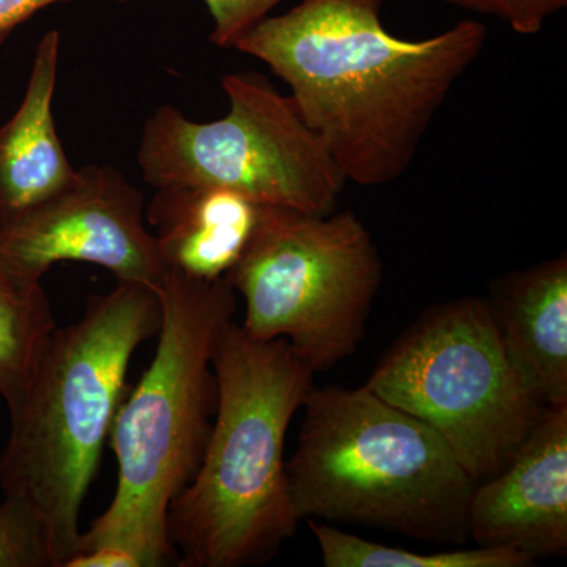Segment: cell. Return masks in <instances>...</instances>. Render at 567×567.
Instances as JSON below:
<instances>
[{
    "instance_id": "1",
    "label": "cell",
    "mask_w": 567,
    "mask_h": 567,
    "mask_svg": "<svg viewBox=\"0 0 567 567\" xmlns=\"http://www.w3.org/2000/svg\"><path fill=\"white\" fill-rule=\"evenodd\" d=\"M385 0H300L234 50L267 63L346 182L399 181L456 82L486 48V24L462 20L423 40L394 37Z\"/></svg>"
},
{
    "instance_id": "7",
    "label": "cell",
    "mask_w": 567,
    "mask_h": 567,
    "mask_svg": "<svg viewBox=\"0 0 567 567\" xmlns=\"http://www.w3.org/2000/svg\"><path fill=\"white\" fill-rule=\"evenodd\" d=\"M365 386L431 425L476 484L509 464L544 410L514 374L486 297L425 309Z\"/></svg>"
},
{
    "instance_id": "15",
    "label": "cell",
    "mask_w": 567,
    "mask_h": 567,
    "mask_svg": "<svg viewBox=\"0 0 567 567\" xmlns=\"http://www.w3.org/2000/svg\"><path fill=\"white\" fill-rule=\"evenodd\" d=\"M309 528L327 567H528L536 563L506 547L477 546L423 554L371 543L322 522L309 520Z\"/></svg>"
},
{
    "instance_id": "9",
    "label": "cell",
    "mask_w": 567,
    "mask_h": 567,
    "mask_svg": "<svg viewBox=\"0 0 567 567\" xmlns=\"http://www.w3.org/2000/svg\"><path fill=\"white\" fill-rule=\"evenodd\" d=\"M0 254L40 281L52 265L87 262L159 292L167 271L145 226L144 196L99 164L81 167L63 192L2 227Z\"/></svg>"
},
{
    "instance_id": "19",
    "label": "cell",
    "mask_w": 567,
    "mask_h": 567,
    "mask_svg": "<svg viewBox=\"0 0 567 567\" xmlns=\"http://www.w3.org/2000/svg\"><path fill=\"white\" fill-rule=\"evenodd\" d=\"M65 0H0V43L33 14Z\"/></svg>"
},
{
    "instance_id": "8",
    "label": "cell",
    "mask_w": 567,
    "mask_h": 567,
    "mask_svg": "<svg viewBox=\"0 0 567 567\" xmlns=\"http://www.w3.org/2000/svg\"><path fill=\"white\" fill-rule=\"evenodd\" d=\"M229 111L199 123L158 107L142 128L137 163L153 188L212 186L260 207L311 215L336 212L346 178L289 95L262 74L221 80Z\"/></svg>"
},
{
    "instance_id": "2",
    "label": "cell",
    "mask_w": 567,
    "mask_h": 567,
    "mask_svg": "<svg viewBox=\"0 0 567 567\" xmlns=\"http://www.w3.org/2000/svg\"><path fill=\"white\" fill-rule=\"evenodd\" d=\"M215 416L203 458L167 514L181 567L262 565L295 536L286 436L315 372L286 339L256 341L230 322L213 354Z\"/></svg>"
},
{
    "instance_id": "18",
    "label": "cell",
    "mask_w": 567,
    "mask_h": 567,
    "mask_svg": "<svg viewBox=\"0 0 567 567\" xmlns=\"http://www.w3.org/2000/svg\"><path fill=\"white\" fill-rule=\"evenodd\" d=\"M281 2L284 0H204L213 20L212 43L235 48L241 37L270 17Z\"/></svg>"
},
{
    "instance_id": "17",
    "label": "cell",
    "mask_w": 567,
    "mask_h": 567,
    "mask_svg": "<svg viewBox=\"0 0 567 567\" xmlns=\"http://www.w3.org/2000/svg\"><path fill=\"white\" fill-rule=\"evenodd\" d=\"M457 9L487 14L505 22L518 35H536L567 0H434Z\"/></svg>"
},
{
    "instance_id": "16",
    "label": "cell",
    "mask_w": 567,
    "mask_h": 567,
    "mask_svg": "<svg viewBox=\"0 0 567 567\" xmlns=\"http://www.w3.org/2000/svg\"><path fill=\"white\" fill-rule=\"evenodd\" d=\"M0 567H59L41 518L32 507L10 496L0 503Z\"/></svg>"
},
{
    "instance_id": "11",
    "label": "cell",
    "mask_w": 567,
    "mask_h": 567,
    "mask_svg": "<svg viewBox=\"0 0 567 567\" xmlns=\"http://www.w3.org/2000/svg\"><path fill=\"white\" fill-rule=\"evenodd\" d=\"M503 350L540 406L567 405V257L499 276L488 289Z\"/></svg>"
},
{
    "instance_id": "5",
    "label": "cell",
    "mask_w": 567,
    "mask_h": 567,
    "mask_svg": "<svg viewBox=\"0 0 567 567\" xmlns=\"http://www.w3.org/2000/svg\"><path fill=\"white\" fill-rule=\"evenodd\" d=\"M287 461L301 520L388 529L436 544L470 539L475 481L431 425L368 386L309 391Z\"/></svg>"
},
{
    "instance_id": "6",
    "label": "cell",
    "mask_w": 567,
    "mask_h": 567,
    "mask_svg": "<svg viewBox=\"0 0 567 567\" xmlns=\"http://www.w3.org/2000/svg\"><path fill=\"white\" fill-rule=\"evenodd\" d=\"M382 276L374 238L353 212L262 207L227 279L245 300V333L286 339L319 374L363 341Z\"/></svg>"
},
{
    "instance_id": "12",
    "label": "cell",
    "mask_w": 567,
    "mask_h": 567,
    "mask_svg": "<svg viewBox=\"0 0 567 567\" xmlns=\"http://www.w3.org/2000/svg\"><path fill=\"white\" fill-rule=\"evenodd\" d=\"M61 35L44 33L37 47L20 110L0 128V229L73 183L52 114Z\"/></svg>"
},
{
    "instance_id": "3",
    "label": "cell",
    "mask_w": 567,
    "mask_h": 567,
    "mask_svg": "<svg viewBox=\"0 0 567 567\" xmlns=\"http://www.w3.org/2000/svg\"><path fill=\"white\" fill-rule=\"evenodd\" d=\"M162 298L136 282L93 295L80 320L55 328L20 401L0 456L3 496L20 499L43 522L59 567L76 548L80 517L126 374L142 342L158 334Z\"/></svg>"
},
{
    "instance_id": "4",
    "label": "cell",
    "mask_w": 567,
    "mask_h": 567,
    "mask_svg": "<svg viewBox=\"0 0 567 567\" xmlns=\"http://www.w3.org/2000/svg\"><path fill=\"white\" fill-rule=\"evenodd\" d=\"M158 293L163 319L155 357L126 391L107 442L117 487L74 548H122L142 567L175 561L167 514L203 458L216 409L213 354L237 309L227 276L197 279L167 268Z\"/></svg>"
},
{
    "instance_id": "14",
    "label": "cell",
    "mask_w": 567,
    "mask_h": 567,
    "mask_svg": "<svg viewBox=\"0 0 567 567\" xmlns=\"http://www.w3.org/2000/svg\"><path fill=\"white\" fill-rule=\"evenodd\" d=\"M55 328L43 284L0 254V398L9 410L24 393Z\"/></svg>"
},
{
    "instance_id": "10",
    "label": "cell",
    "mask_w": 567,
    "mask_h": 567,
    "mask_svg": "<svg viewBox=\"0 0 567 567\" xmlns=\"http://www.w3.org/2000/svg\"><path fill=\"white\" fill-rule=\"evenodd\" d=\"M468 535L532 559L567 551V405L546 406L509 464L475 484Z\"/></svg>"
},
{
    "instance_id": "13",
    "label": "cell",
    "mask_w": 567,
    "mask_h": 567,
    "mask_svg": "<svg viewBox=\"0 0 567 567\" xmlns=\"http://www.w3.org/2000/svg\"><path fill=\"white\" fill-rule=\"evenodd\" d=\"M260 205L212 186L156 188L147 221L169 270L197 279L226 278L251 240Z\"/></svg>"
}]
</instances>
